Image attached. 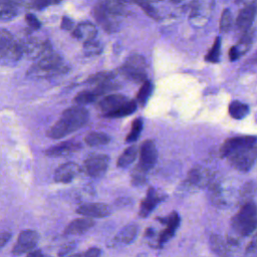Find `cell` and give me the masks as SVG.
Listing matches in <instances>:
<instances>
[{"mask_svg": "<svg viewBox=\"0 0 257 257\" xmlns=\"http://www.w3.org/2000/svg\"><path fill=\"white\" fill-rule=\"evenodd\" d=\"M88 111L81 105L71 106L65 109L61 116L46 132V136L52 140L64 138L78 128L82 127L88 121Z\"/></svg>", "mask_w": 257, "mask_h": 257, "instance_id": "obj_1", "label": "cell"}, {"mask_svg": "<svg viewBox=\"0 0 257 257\" xmlns=\"http://www.w3.org/2000/svg\"><path fill=\"white\" fill-rule=\"evenodd\" d=\"M67 67L63 64L59 54L51 51L40 57L27 71V75L33 78H51L58 74L64 73Z\"/></svg>", "mask_w": 257, "mask_h": 257, "instance_id": "obj_2", "label": "cell"}, {"mask_svg": "<svg viewBox=\"0 0 257 257\" xmlns=\"http://www.w3.org/2000/svg\"><path fill=\"white\" fill-rule=\"evenodd\" d=\"M257 225L256 205L253 201L242 204L239 212L232 218L231 227L236 234L242 237L251 235Z\"/></svg>", "mask_w": 257, "mask_h": 257, "instance_id": "obj_3", "label": "cell"}, {"mask_svg": "<svg viewBox=\"0 0 257 257\" xmlns=\"http://www.w3.org/2000/svg\"><path fill=\"white\" fill-rule=\"evenodd\" d=\"M257 156V148L256 144L243 147L238 149L228 155L226 158L228 159L229 164L239 172L246 173L252 169L255 164Z\"/></svg>", "mask_w": 257, "mask_h": 257, "instance_id": "obj_4", "label": "cell"}, {"mask_svg": "<svg viewBox=\"0 0 257 257\" xmlns=\"http://www.w3.org/2000/svg\"><path fill=\"white\" fill-rule=\"evenodd\" d=\"M120 72L135 82H143L147 79V62L144 56L133 54L126 58L120 67Z\"/></svg>", "mask_w": 257, "mask_h": 257, "instance_id": "obj_5", "label": "cell"}, {"mask_svg": "<svg viewBox=\"0 0 257 257\" xmlns=\"http://www.w3.org/2000/svg\"><path fill=\"white\" fill-rule=\"evenodd\" d=\"M19 41L22 44L23 55H26L30 59H39L52 51L50 42L48 40L33 37L29 33L25 34L24 37L19 39Z\"/></svg>", "mask_w": 257, "mask_h": 257, "instance_id": "obj_6", "label": "cell"}, {"mask_svg": "<svg viewBox=\"0 0 257 257\" xmlns=\"http://www.w3.org/2000/svg\"><path fill=\"white\" fill-rule=\"evenodd\" d=\"M92 15L97 24L106 32L111 33L118 28L119 18L107 10L100 0L95 3L92 9Z\"/></svg>", "mask_w": 257, "mask_h": 257, "instance_id": "obj_7", "label": "cell"}, {"mask_svg": "<svg viewBox=\"0 0 257 257\" xmlns=\"http://www.w3.org/2000/svg\"><path fill=\"white\" fill-rule=\"evenodd\" d=\"M109 158L106 155L94 154L87 157L83 163V170L91 178L103 176L108 168Z\"/></svg>", "mask_w": 257, "mask_h": 257, "instance_id": "obj_8", "label": "cell"}, {"mask_svg": "<svg viewBox=\"0 0 257 257\" xmlns=\"http://www.w3.org/2000/svg\"><path fill=\"white\" fill-rule=\"evenodd\" d=\"M38 240H39V235L36 231L31 229L23 230L18 235L16 243L13 246L12 253L14 255L26 254L36 247Z\"/></svg>", "mask_w": 257, "mask_h": 257, "instance_id": "obj_9", "label": "cell"}, {"mask_svg": "<svg viewBox=\"0 0 257 257\" xmlns=\"http://www.w3.org/2000/svg\"><path fill=\"white\" fill-rule=\"evenodd\" d=\"M158 160V151L152 140L145 141L140 148V162L137 165L141 170L149 172L154 168Z\"/></svg>", "mask_w": 257, "mask_h": 257, "instance_id": "obj_10", "label": "cell"}, {"mask_svg": "<svg viewBox=\"0 0 257 257\" xmlns=\"http://www.w3.org/2000/svg\"><path fill=\"white\" fill-rule=\"evenodd\" d=\"M256 144V138L254 136H239L227 139L220 148V156L226 158L234 151L246 146Z\"/></svg>", "mask_w": 257, "mask_h": 257, "instance_id": "obj_11", "label": "cell"}, {"mask_svg": "<svg viewBox=\"0 0 257 257\" xmlns=\"http://www.w3.org/2000/svg\"><path fill=\"white\" fill-rule=\"evenodd\" d=\"M128 98L123 94H108L104 96L98 103L97 107L105 117H109L113 112L119 109Z\"/></svg>", "mask_w": 257, "mask_h": 257, "instance_id": "obj_12", "label": "cell"}, {"mask_svg": "<svg viewBox=\"0 0 257 257\" xmlns=\"http://www.w3.org/2000/svg\"><path fill=\"white\" fill-rule=\"evenodd\" d=\"M161 223L167 225L166 228L161 232L159 237V244L162 245L168 242L174 235L180 225V217L176 211H173L169 216L165 218H157Z\"/></svg>", "mask_w": 257, "mask_h": 257, "instance_id": "obj_13", "label": "cell"}, {"mask_svg": "<svg viewBox=\"0 0 257 257\" xmlns=\"http://www.w3.org/2000/svg\"><path fill=\"white\" fill-rule=\"evenodd\" d=\"M254 38V29H249L241 35L240 40L236 45L232 46L229 50V58L231 61L237 60L240 56L245 54L251 47Z\"/></svg>", "mask_w": 257, "mask_h": 257, "instance_id": "obj_14", "label": "cell"}, {"mask_svg": "<svg viewBox=\"0 0 257 257\" xmlns=\"http://www.w3.org/2000/svg\"><path fill=\"white\" fill-rule=\"evenodd\" d=\"M256 14V6L255 3L245 5L239 12L236 19V28L237 30L243 34L247 30H249L253 24Z\"/></svg>", "mask_w": 257, "mask_h": 257, "instance_id": "obj_15", "label": "cell"}, {"mask_svg": "<svg viewBox=\"0 0 257 257\" xmlns=\"http://www.w3.org/2000/svg\"><path fill=\"white\" fill-rule=\"evenodd\" d=\"M80 173V167L72 162L60 165L54 172V181L56 183L67 184L75 179Z\"/></svg>", "mask_w": 257, "mask_h": 257, "instance_id": "obj_16", "label": "cell"}, {"mask_svg": "<svg viewBox=\"0 0 257 257\" xmlns=\"http://www.w3.org/2000/svg\"><path fill=\"white\" fill-rule=\"evenodd\" d=\"M75 212L89 218H103L110 214V208L103 203H86L80 205Z\"/></svg>", "mask_w": 257, "mask_h": 257, "instance_id": "obj_17", "label": "cell"}, {"mask_svg": "<svg viewBox=\"0 0 257 257\" xmlns=\"http://www.w3.org/2000/svg\"><path fill=\"white\" fill-rule=\"evenodd\" d=\"M164 198L165 197L160 195L155 188L150 187L147 192L146 198L141 202L139 215L142 218H147L153 212V210L157 207V205L164 200Z\"/></svg>", "mask_w": 257, "mask_h": 257, "instance_id": "obj_18", "label": "cell"}, {"mask_svg": "<svg viewBox=\"0 0 257 257\" xmlns=\"http://www.w3.org/2000/svg\"><path fill=\"white\" fill-rule=\"evenodd\" d=\"M81 148L80 143L75 141H66L60 143L56 146L50 147L45 150V155L51 158H60V157H67Z\"/></svg>", "mask_w": 257, "mask_h": 257, "instance_id": "obj_19", "label": "cell"}, {"mask_svg": "<svg viewBox=\"0 0 257 257\" xmlns=\"http://www.w3.org/2000/svg\"><path fill=\"white\" fill-rule=\"evenodd\" d=\"M212 181V175L209 170L196 167L192 168L187 176V183L193 187L203 188Z\"/></svg>", "mask_w": 257, "mask_h": 257, "instance_id": "obj_20", "label": "cell"}, {"mask_svg": "<svg viewBox=\"0 0 257 257\" xmlns=\"http://www.w3.org/2000/svg\"><path fill=\"white\" fill-rule=\"evenodd\" d=\"M94 225V221L89 217L84 218H77L71 221L66 228L64 229L63 234L65 236L68 235H78L83 234L84 232L88 231Z\"/></svg>", "mask_w": 257, "mask_h": 257, "instance_id": "obj_21", "label": "cell"}, {"mask_svg": "<svg viewBox=\"0 0 257 257\" xmlns=\"http://www.w3.org/2000/svg\"><path fill=\"white\" fill-rule=\"evenodd\" d=\"M96 27L90 22H81L72 29L71 35L83 43L94 39L96 36Z\"/></svg>", "mask_w": 257, "mask_h": 257, "instance_id": "obj_22", "label": "cell"}, {"mask_svg": "<svg viewBox=\"0 0 257 257\" xmlns=\"http://www.w3.org/2000/svg\"><path fill=\"white\" fill-rule=\"evenodd\" d=\"M139 227L136 224H128L124 226L113 238L112 245H126L132 243L138 235Z\"/></svg>", "mask_w": 257, "mask_h": 257, "instance_id": "obj_23", "label": "cell"}, {"mask_svg": "<svg viewBox=\"0 0 257 257\" xmlns=\"http://www.w3.org/2000/svg\"><path fill=\"white\" fill-rule=\"evenodd\" d=\"M14 36L6 29H0V60L3 61L12 44L14 43Z\"/></svg>", "mask_w": 257, "mask_h": 257, "instance_id": "obj_24", "label": "cell"}, {"mask_svg": "<svg viewBox=\"0 0 257 257\" xmlns=\"http://www.w3.org/2000/svg\"><path fill=\"white\" fill-rule=\"evenodd\" d=\"M86 145L90 147H99L105 146L110 142V137L105 133L100 132H91L84 138Z\"/></svg>", "mask_w": 257, "mask_h": 257, "instance_id": "obj_25", "label": "cell"}, {"mask_svg": "<svg viewBox=\"0 0 257 257\" xmlns=\"http://www.w3.org/2000/svg\"><path fill=\"white\" fill-rule=\"evenodd\" d=\"M137 156H138V147L137 146H130L118 157V159L116 161V166L118 168H126L132 163H134Z\"/></svg>", "mask_w": 257, "mask_h": 257, "instance_id": "obj_26", "label": "cell"}, {"mask_svg": "<svg viewBox=\"0 0 257 257\" xmlns=\"http://www.w3.org/2000/svg\"><path fill=\"white\" fill-rule=\"evenodd\" d=\"M210 245L213 250V252L220 256L229 255V247L227 241L222 238L220 235H212L210 238Z\"/></svg>", "mask_w": 257, "mask_h": 257, "instance_id": "obj_27", "label": "cell"}, {"mask_svg": "<svg viewBox=\"0 0 257 257\" xmlns=\"http://www.w3.org/2000/svg\"><path fill=\"white\" fill-rule=\"evenodd\" d=\"M249 112V106L239 100H233L229 104V114L235 119L245 117Z\"/></svg>", "mask_w": 257, "mask_h": 257, "instance_id": "obj_28", "label": "cell"}, {"mask_svg": "<svg viewBox=\"0 0 257 257\" xmlns=\"http://www.w3.org/2000/svg\"><path fill=\"white\" fill-rule=\"evenodd\" d=\"M152 91H153V84L150 80L146 79L145 81H143V84L137 93L136 102L144 106L147 103L149 97L151 96Z\"/></svg>", "mask_w": 257, "mask_h": 257, "instance_id": "obj_29", "label": "cell"}, {"mask_svg": "<svg viewBox=\"0 0 257 257\" xmlns=\"http://www.w3.org/2000/svg\"><path fill=\"white\" fill-rule=\"evenodd\" d=\"M97 97L98 96L94 92L93 89H91V90H82L74 96V102L78 105H84V104H88V103H91V102L95 101Z\"/></svg>", "mask_w": 257, "mask_h": 257, "instance_id": "obj_30", "label": "cell"}, {"mask_svg": "<svg viewBox=\"0 0 257 257\" xmlns=\"http://www.w3.org/2000/svg\"><path fill=\"white\" fill-rule=\"evenodd\" d=\"M143 126H144V121H143L142 117H138V118L134 119V121L132 123V130H131L130 134L126 136L125 142L130 143V144L136 142L139 139V137L143 131Z\"/></svg>", "mask_w": 257, "mask_h": 257, "instance_id": "obj_31", "label": "cell"}, {"mask_svg": "<svg viewBox=\"0 0 257 257\" xmlns=\"http://www.w3.org/2000/svg\"><path fill=\"white\" fill-rule=\"evenodd\" d=\"M114 77H115V73L112 71H100L88 76L85 82L89 84H98L107 80L114 79Z\"/></svg>", "mask_w": 257, "mask_h": 257, "instance_id": "obj_32", "label": "cell"}, {"mask_svg": "<svg viewBox=\"0 0 257 257\" xmlns=\"http://www.w3.org/2000/svg\"><path fill=\"white\" fill-rule=\"evenodd\" d=\"M220 53H221V38L217 37L215 39L211 49L206 54L205 60L208 61V62L216 63L220 60Z\"/></svg>", "mask_w": 257, "mask_h": 257, "instance_id": "obj_33", "label": "cell"}, {"mask_svg": "<svg viewBox=\"0 0 257 257\" xmlns=\"http://www.w3.org/2000/svg\"><path fill=\"white\" fill-rule=\"evenodd\" d=\"M83 51H84V54L87 56L98 55L102 51V45L100 44L99 41L95 40L94 38L83 43Z\"/></svg>", "mask_w": 257, "mask_h": 257, "instance_id": "obj_34", "label": "cell"}, {"mask_svg": "<svg viewBox=\"0 0 257 257\" xmlns=\"http://www.w3.org/2000/svg\"><path fill=\"white\" fill-rule=\"evenodd\" d=\"M130 2L136 3L138 6H140L145 13L150 16L153 19H159V15L157 13V10L151 5V0H130Z\"/></svg>", "mask_w": 257, "mask_h": 257, "instance_id": "obj_35", "label": "cell"}, {"mask_svg": "<svg viewBox=\"0 0 257 257\" xmlns=\"http://www.w3.org/2000/svg\"><path fill=\"white\" fill-rule=\"evenodd\" d=\"M233 25V17L229 9H224L220 18V31L228 32Z\"/></svg>", "mask_w": 257, "mask_h": 257, "instance_id": "obj_36", "label": "cell"}, {"mask_svg": "<svg viewBox=\"0 0 257 257\" xmlns=\"http://www.w3.org/2000/svg\"><path fill=\"white\" fill-rule=\"evenodd\" d=\"M254 194H255L254 182L246 183L244 185V187L242 188L241 192H240V198L242 200V204L247 203V202H251L252 198L254 197Z\"/></svg>", "mask_w": 257, "mask_h": 257, "instance_id": "obj_37", "label": "cell"}, {"mask_svg": "<svg viewBox=\"0 0 257 257\" xmlns=\"http://www.w3.org/2000/svg\"><path fill=\"white\" fill-rule=\"evenodd\" d=\"M146 176H147V172L141 170L139 167H136L132 173V183L135 186H141L146 182L147 180Z\"/></svg>", "mask_w": 257, "mask_h": 257, "instance_id": "obj_38", "label": "cell"}, {"mask_svg": "<svg viewBox=\"0 0 257 257\" xmlns=\"http://www.w3.org/2000/svg\"><path fill=\"white\" fill-rule=\"evenodd\" d=\"M25 21L27 23V25L33 29V30H37L40 28L41 26V23L39 22V20L36 18L35 15H33L32 13H27L25 15Z\"/></svg>", "mask_w": 257, "mask_h": 257, "instance_id": "obj_39", "label": "cell"}, {"mask_svg": "<svg viewBox=\"0 0 257 257\" xmlns=\"http://www.w3.org/2000/svg\"><path fill=\"white\" fill-rule=\"evenodd\" d=\"M101 255V250L99 248H90L82 253L72 254V256H82V257H98Z\"/></svg>", "mask_w": 257, "mask_h": 257, "instance_id": "obj_40", "label": "cell"}, {"mask_svg": "<svg viewBox=\"0 0 257 257\" xmlns=\"http://www.w3.org/2000/svg\"><path fill=\"white\" fill-rule=\"evenodd\" d=\"M11 237H12V234L8 231H4L0 233V249L9 242Z\"/></svg>", "mask_w": 257, "mask_h": 257, "instance_id": "obj_41", "label": "cell"}, {"mask_svg": "<svg viewBox=\"0 0 257 257\" xmlns=\"http://www.w3.org/2000/svg\"><path fill=\"white\" fill-rule=\"evenodd\" d=\"M74 247H75V244H74V243H68V244L64 245V246L60 249V251L58 252V255H59V256L67 255V254H69V253L74 249Z\"/></svg>", "mask_w": 257, "mask_h": 257, "instance_id": "obj_42", "label": "cell"}, {"mask_svg": "<svg viewBox=\"0 0 257 257\" xmlns=\"http://www.w3.org/2000/svg\"><path fill=\"white\" fill-rule=\"evenodd\" d=\"M245 255H252V256L256 255V240H255V238L247 246V248L245 250Z\"/></svg>", "mask_w": 257, "mask_h": 257, "instance_id": "obj_43", "label": "cell"}, {"mask_svg": "<svg viewBox=\"0 0 257 257\" xmlns=\"http://www.w3.org/2000/svg\"><path fill=\"white\" fill-rule=\"evenodd\" d=\"M61 28L65 29V30H72L73 29L72 21L67 17H63L62 21H61Z\"/></svg>", "mask_w": 257, "mask_h": 257, "instance_id": "obj_44", "label": "cell"}, {"mask_svg": "<svg viewBox=\"0 0 257 257\" xmlns=\"http://www.w3.org/2000/svg\"><path fill=\"white\" fill-rule=\"evenodd\" d=\"M28 256H31V257H43L44 254L40 251V250H37V249H33L31 251H29L28 253H26Z\"/></svg>", "mask_w": 257, "mask_h": 257, "instance_id": "obj_45", "label": "cell"}, {"mask_svg": "<svg viewBox=\"0 0 257 257\" xmlns=\"http://www.w3.org/2000/svg\"><path fill=\"white\" fill-rule=\"evenodd\" d=\"M236 4H242V5H249L255 3V0H235Z\"/></svg>", "mask_w": 257, "mask_h": 257, "instance_id": "obj_46", "label": "cell"}, {"mask_svg": "<svg viewBox=\"0 0 257 257\" xmlns=\"http://www.w3.org/2000/svg\"><path fill=\"white\" fill-rule=\"evenodd\" d=\"M147 233H146V236H152L153 234H154V230L152 229V228H149V229H147V231H146Z\"/></svg>", "mask_w": 257, "mask_h": 257, "instance_id": "obj_47", "label": "cell"}, {"mask_svg": "<svg viewBox=\"0 0 257 257\" xmlns=\"http://www.w3.org/2000/svg\"><path fill=\"white\" fill-rule=\"evenodd\" d=\"M169 1H171V2H174V3H178V2H180L181 0H169Z\"/></svg>", "mask_w": 257, "mask_h": 257, "instance_id": "obj_48", "label": "cell"}]
</instances>
